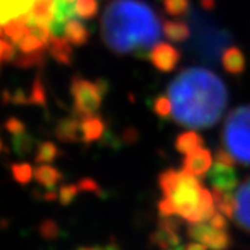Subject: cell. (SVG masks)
<instances>
[{
	"mask_svg": "<svg viewBox=\"0 0 250 250\" xmlns=\"http://www.w3.org/2000/svg\"><path fill=\"white\" fill-rule=\"evenodd\" d=\"M172 104L171 118L190 129L214 126L228 103L224 81L203 67H189L179 72L167 88Z\"/></svg>",
	"mask_w": 250,
	"mask_h": 250,
	"instance_id": "1",
	"label": "cell"
},
{
	"mask_svg": "<svg viewBox=\"0 0 250 250\" xmlns=\"http://www.w3.org/2000/svg\"><path fill=\"white\" fill-rule=\"evenodd\" d=\"M100 34L113 53L146 59L159 43L161 24L154 10L142 0H114L103 11Z\"/></svg>",
	"mask_w": 250,
	"mask_h": 250,
	"instance_id": "2",
	"label": "cell"
},
{
	"mask_svg": "<svg viewBox=\"0 0 250 250\" xmlns=\"http://www.w3.org/2000/svg\"><path fill=\"white\" fill-rule=\"evenodd\" d=\"M163 197L157 203L160 217H175L187 223L208 221L215 214L213 192L200 179L184 170L167 168L157 177Z\"/></svg>",
	"mask_w": 250,
	"mask_h": 250,
	"instance_id": "3",
	"label": "cell"
},
{
	"mask_svg": "<svg viewBox=\"0 0 250 250\" xmlns=\"http://www.w3.org/2000/svg\"><path fill=\"white\" fill-rule=\"evenodd\" d=\"M189 21L195 28L190 49L199 60L215 62L220 56L231 46L232 36L224 28L208 21L199 11L189 13Z\"/></svg>",
	"mask_w": 250,
	"mask_h": 250,
	"instance_id": "4",
	"label": "cell"
},
{
	"mask_svg": "<svg viewBox=\"0 0 250 250\" xmlns=\"http://www.w3.org/2000/svg\"><path fill=\"white\" fill-rule=\"evenodd\" d=\"M223 147L242 166H250V106L231 110L221 129Z\"/></svg>",
	"mask_w": 250,
	"mask_h": 250,
	"instance_id": "5",
	"label": "cell"
},
{
	"mask_svg": "<svg viewBox=\"0 0 250 250\" xmlns=\"http://www.w3.org/2000/svg\"><path fill=\"white\" fill-rule=\"evenodd\" d=\"M70 92L72 96V106L74 114L85 118V117L95 116L103 99L107 95L108 83L106 80H98L92 82L82 77H72Z\"/></svg>",
	"mask_w": 250,
	"mask_h": 250,
	"instance_id": "6",
	"label": "cell"
},
{
	"mask_svg": "<svg viewBox=\"0 0 250 250\" xmlns=\"http://www.w3.org/2000/svg\"><path fill=\"white\" fill-rule=\"evenodd\" d=\"M187 235L189 239L203 243L208 250H229L233 242L228 229L217 228L208 221L189 223L187 227Z\"/></svg>",
	"mask_w": 250,
	"mask_h": 250,
	"instance_id": "7",
	"label": "cell"
},
{
	"mask_svg": "<svg viewBox=\"0 0 250 250\" xmlns=\"http://www.w3.org/2000/svg\"><path fill=\"white\" fill-rule=\"evenodd\" d=\"M179 229L181 221L175 217H161L156 229L150 233V242L159 250H185Z\"/></svg>",
	"mask_w": 250,
	"mask_h": 250,
	"instance_id": "8",
	"label": "cell"
},
{
	"mask_svg": "<svg viewBox=\"0 0 250 250\" xmlns=\"http://www.w3.org/2000/svg\"><path fill=\"white\" fill-rule=\"evenodd\" d=\"M207 182L211 189H218L223 192H232L239 185V177L235 166L214 161L210 171L207 172Z\"/></svg>",
	"mask_w": 250,
	"mask_h": 250,
	"instance_id": "9",
	"label": "cell"
},
{
	"mask_svg": "<svg viewBox=\"0 0 250 250\" xmlns=\"http://www.w3.org/2000/svg\"><path fill=\"white\" fill-rule=\"evenodd\" d=\"M149 60L161 72L174 71L181 62V52L170 43L159 42L153 46L149 53Z\"/></svg>",
	"mask_w": 250,
	"mask_h": 250,
	"instance_id": "10",
	"label": "cell"
},
{
	"mask_svg": "<svg viewBox=\"0 0 250 250\" xmlns=\"http://www.w3.org/2000/svg\"><path fill=\"white\" fill-rule=\"evenodd\" d=\"M211 166H213V157L210 150L206 147H199L193 152L188 153L182 160V170L197 178L207 175Z\"/></svg>",
	"mask_w": 250,
	"mask_h": 250,
	"instance_id": "11",
	"label": "cell"
},
{
	"mask_svg": "<svg viewBox=\"0 0 250 250\" xmlns=\"http://www.w3.org/2000/svg\"><path fill=\"white\" fill-rule=\"evenodd\" d=\"M236 208H235V215L233 221L236 225L250 232V175L238 187L236 190Z\"/></svg>",
	"mask_w": 250,
	"mask_h": 250,
	"instance_id": "12",
	"label": "cell"
},
{
	"mask_svg": "<svg viewBox=\"0 0 250 250\" xmlns=\"http://www.w3.org/2000/svg\"><path fill=\"white\" fill-rule=\"evenodd\" d=\"M82 118L75 114L64 117L57 121L54 128L56 138L64 143H78L82 142V128H81Z\"/></svg>",
	"mask_w": 250,
	"mask_h": 250,
	"instance_id": "13",
	"label": "cell"
},
{
	"mask_svg": "<svg viewBox=\"0 0 250 250\" xmlns=\"http://www.w3.org/2000/svg\"><path fill=\"white\" fill-rule=\"evenodd\" d=\"M77 0H54L53 1V21L50 24V29L54 36L64 34L65 24L77 17L75 13Z\"/></svg>",
	"mask_w": 250,
	"mask_h": 250,
	"instance_id": "14",
	"label": "cell"
},
{
	"mask_svg": "<svg viewBox=\"0 0 250 250\" xmlns=\"http://www.w3.org/2000/svg\"><path fill=\"white\" fill-rule=\"evenodd\" d=\"M81 128H82V142L86 145L100 141L106 135V123L102 117L96 114L82 118Z\"/></svg>",
	"mask_w": 250,
	"mask_h": 250,
	"instance_id": "15",
	"label": "cell"
},
{
	"mask_svg": "<svg viewBox=\"0 0 250 250\" xmlns=\"http://www.w3.org/2000/svg\"><path fill=\"white\" fill-rule=\"evenodd\" d=\"M36 0H0V24L25 14L34 7Z\"/></svg>",
	"mask_w": 250,
	"mask_h": 250,
	"instance_id": "16",
	"label": "cell"
},
{
	"mask_svg": "<svg viewBox=\"0 0 250 250\" xmlns=\"http://www.w3.org/2000/svg\"><path fill=\"white\" fill-rule=\"evenodd\" d=\"M224 70L231 75H241L246 68V57L239 47L229 46L221 56Z\"/></svg>",
	"mask_w": 250,
	"mask_h": 250,
	"instance_id": "17",
	"label": "cell"
},
{
	"mask_svg": "<svg viewBox=\"0 0 250 250\" xmlns=\"http://www.w3.org/2000/svg\"><path fill=\"white\" fill-rule=\"evenodd\" d=\"M49 54L54 60L64 65H72L74 60V52H72L71 43L64 36H53L50 43L47 45Z\"/></svg>",
	"mask_w": 250,
	"mask_h": 250,
	"instance_id": "18",
	"label": "cell"
},
{
	"mask_svg": "<svg viewBox=\"0 0 250 250\" xmlns=\"http://www.w3.org/2000/svg\"><path fill=\"white\" fill-rule=\"evenodd\" d=\"M34 178L41 187L45 188L46 190H54L56 187L62 182V174L59 168H56L50 164H41L34 171Z\"/></svg>",
	"mask_w": 250,
	"mask_h": 250,
	"instance_id": "19",
	"label": "cell"
},
{
	"mask_svg": "<svg viewBox=\"0 0 250 250\" xmlns=\"http://www.w3.org/2000/svg\"><path fill=\"white\" fill-rule=\"evenodd\" d=\"M64 38L74 46H83L85 43H88L90 38L89 29L86 28V25H83L80 20L72 18L70 20L65 27H64Z\"/></svg>",
	"mask_w": 250,
	"mask_h": 250,
	"instance_id": "20",
	"label": "cell"
},
{
	"mask_svg": "<svg viewBox=\"0 0 250 250\" xmlns=\"http://www.w3.org/2000/svg\"><path fill=\"white\" fill-rule=\"evenodd\" d=\"M163 34L171 42H185L190 36V27L189 24L178 20H167L163 22Z\"/></svg>",
	"mask_w": 250,
	"mask_h": 250,
	"instance_id": "21",
	"label": "cell"
},
{
	"mask_svg": "<svg viewBox=\"0 0 250 250\" xmlns=\"http://www.w3.org/2000/svg\"><path fill=\"white\" fill-rule=\"evenodd\" d=\"M3 32L9 36L14 45H17L24 36L31 34V28L28 27L27 22V13L20 16V17L13 18V20L7 21L3 25Z\"/></svg>",
	"mask_w": 250,
	"mask_h": 250,
	"instance_id": "22",
	"label": "cell"
},
{
	"mask_svg": "<svg viewBox=\"0 0 250 250\" xmlns=\"http://www.w3.org/2000/svg\"><path fill=\"white\" fill-rule=\"evenodd\" d=\"M203 145H205V139L202 138V135H199L193 129L179 134L175 139V149L181 154L193 152L199 147H203Z\"/></svg>",
	"mask_w": 250,
	"mask_h": 250,
	"instance_id": "23",
	"label": "cell"
},
{
	"mask_svg": "<svg viewBox=\"0 0 250 250\" xmlns=\"http://www.w3.org/2000/svg\"><path fill=\"white\" fill-rule=\"evenodd\" d=\"M213 196H214L215 208L218 213L224 214L227 218H232L235 215V208H236V195L232 192H223L218 189H211Z\"/></svg>",
	"mask_w": 250,
	"mask_h": 250,
	"instance_id": "24",
	"label": "cell"
},
{
	"mask_svg": "<svg viewBox=\"0 0 250 250\" xmlns=\"http://www.w3.org/2000/svg\"><path fill=\"white\" fill-rule=\"evenodd\" d=\"M11 146H13V150L14 153L20 156V157H25L28 154L35 150L36 146V139L29 135L25 131L22 134L13 135V139H11Z\"/></svg>",
	"mask_w": 250,
	"mask_h": 250,
	"instance_id": "25",
	"label": "cell"
},
{
	"mask_svg": "<svg viewBox=\"0 0 250 250\" xmlns=\"http://www.w3.org/2000/svg\"><path fill=\"white\" fill-rule=\"evenodd\" d=\"M59 156H60V149L57 147V145L52 141H45V142L39 143L36 147L35 161L41 164H50Z\"/></svg>",
	"mask_w": 250,
	"mask_h": 250,
	"instance_id": "26",
	"label": "cell"
},
{
	"mask_svg": "<svg viewBox=\"0 0 250 250\" xmlns=\"http://www.w3.org/2000/svg\"><path fill=\"white\" fill-rule=\"evenodd\" d=\"M46 60V49H41L32 53H21L17 54L14 64L20 68H32V67H39L42 65Z\"/></svg>",
	"mask_w": 250,
	"mask_h": 250,
	"instance_id": "27",
	"label": "cell"
},
{
	"mask_svg": "<svg viewBox=\"0 0 250 250\" xmlns=\"http://www.w3.org/2000/svg\"><path fill=\"white\" fill-rule=\"evenodd\" d=\"M11 170V177L13 179L20 184L21 187H25L34 178V168L29 163H14L10 167Z\"/></svg>",
	"mask_w": 250,
	"mask_h": 250,
	"instance_id": "28",
	"label": "cell"
},
{
	"mask_svg": "<svg viewBox=\"0 0 250 250\" xmlns=\"http://www.w3.org/2000/svg\"><path fill=\"white\" fill-rule=\"evenodd\" d=\"M163 9L170 17H184L189 13V0H163Z\"/></svg>",
	"mask_w": 250,
	"mask_h": 250,
	"instance_id": "29",
	"label": "cell"
},
{
	"mask_svg": "<svg viewBox=\"0 0 250 250\" xmlns=\"http://www.w3.org/2000/svg\"><path fill=\"white\" fill-rule=\"evenodd\" d=\"M1 104H13V106H25L29 103V95L22 88H17L16 90H3L0 95Z\"/></svg>",
	"mask_w": 250,
	"mask_h": 250,
	"instance_id": "30",
	"label": "cell"
},
{
	"mask_svg": "<svg viewBox=\"0 0 250 250\" xmlns=\"http://www.w3.org/2000/svg\"><path fill=\"white\" fill-rule=\"evenodd\" d=\"M29 103L34 106H41V107L46 106V90L41 74L36 75L35 81L32 83V88L29 92Z\"/></svg>",
	"mask_w": 250,
	"mask_h": 250,
	"instance_id": "31",
	"label": "cell"
},
{
	"mask_svg": "<svg viewBox=\"0 0 250 250\" xmlns=\"http://www.w3.org/2000/svg\"><path fill=\"white\" fill-rule=\"evenodd\" d=\"M98 0H77L75 3V13L80 18H93L98 14Z\"/></svg>",
	"mask_w": 250,
	"mask_h": 250,
	"instance_id": "32",
	"label": "cell"
},
{
	"mask_svg": "<svg viewBox=\"0 0 250 250\" xmlns=\"http://www.w3.org/2000/svg\"><path fill=\"white\" fill-rule=\"evenodd\" d=\"M152 110L154 111L156 116H159L160 118H171L172 114V104L168 96L160 95L157 98L153 99L152 102Z\"/></svg>",
	"mask_w": 250,
	"mask_h": 250,
	"instance_id": "33",
	"label": "cell"
},
{
	"mask_svg": "<svg viewBox=\"0 0 250 250\" xmlns=\"http://www.w3.org/2000/svg\"><path fill=\"white\" fill-rule=\"evenodd\" d=\"M81 189L78 184H62L59 188V200L62 206H70L80 195Z\"/></svg>",
	"mask_w": 250,
	"mask_h": 250,
	"instance_id": "34",
	"label": "cell"
},
{
	"mask_svg": "<svg viewBox=\"0 0 250 250\" xmlns=\"http://www.w3.org/2000/svg\"><path fill=\"white\" fill-rule=\"evenodd\" d=\"M17 47L21 53H32V52H36V50L43 49L45 45H43V42H42L39 38H36V36L32 35V34H28V35L24 36V38L18 42Z\"/></svg>",
	"mask_w": 250,
	"mask_h": 250,
	"instance_id": "35",
	"label": "cell"
},
{
	"mask_svg": "<svg viewBox=\"0 0 250 250\" xmlns=\"http://www.w3.org/2000/svg\"><path fill=\"white\" fill-rule=\"evenodd\" d=\"M39 233L45 239H56L60 235V227L53 220H45L39 225Z\"/></svg>",
	"mask_w": 250,
	"mask_h": 250,
	"instance_id": "36",
	"label": "cell"
},
{
	"mask_svg": "<svg viewBox=\"0 0 250 250\" xmlns=\"http://www.w3.org/2000/svg\"><path fill=\"white\" fill-rule=\"evenodd\" d=\"M4 128H6V131L10 132L11 135L22 134V132L27 131L25 124H24L20 118H17V117H11V118H9V120L4 123Z\"/></svg>",
	"mask_w": 250,
	"mask_h": 250,
	"instance_id": "37",
	"label": "cell"
},
{
	"mask_svg": "<svg viewBox=\"0 0 250 250\" xmlns=\"http://www.w3.org/2000/svg\"><path fill=\"white\" fill-rule=\"evenodd\" d=\"M31 34L32 35H35L36 38H39L42 42H43V45L47 46L50 43V41H52V38H53V34H52V29L50 27H34L31 28Z\"/></svg>",
	"mask_w": 250,
	"mask_h": 250,
	"instance_id": "38",
	"label": "cell"
},
{
	"mask_svg": "<svg viewBox=\"0 0 250 250\" xmlns=\"http://www.w3.org/2000/svg\"><path fill=\"white\" fill-rule=\"evenodd\" d=\"M78 185H80L81 190H83V192H95V193H99V192H100L96 181L92 178L81 179L80 182H78Z\"/></svg>",
	"mask_w": 250,
	"mask_h": 250,
	"instance_id": "39",
	"label": "cell"
},
{
	"mask_svg": "<svg viewBox=\"0 0 250 250\" xmlns=\"http://www.w3.org/2000/svg\"><path fill=\"white\" fill-rule=\"evenodd\" d=\"M215 161H218V163H224V164H231V166H235V164H236V161L233 160L232 156L227 152L224 147L217 149V152H215Z\"/></svg>",
	"mask_w": 250,
	"mask_h": 250,
	"instance_id": "40",
	"label": "cell"
},
{
	"mask_svg": "<svg viewBox=\"0 0 250 250\" xmlns=\"http://www.w3.org/2000/svg\"><path fill=\"white\" fill-rule=\"evenodd\" d=\"M208 223L211 224V225H214V227H217V228L228 229V218L224 214H221V213H215V214L208 220Z\"/></svg>",
	"mask_w": 250,
	"mask_h": 250,
	"instance_id": "41",
	"label": "cell"
},
{
	"mask_svg": "<svg viewBox=\"0 0 250 250\" xmlns=\"http://www.w3.org/2000/svg\"><path fill=\"white\" fill-rule=\"evenodd\" d=\"M185 250H208V248L205 246L203 243H200V242L192 241L185 245Z\"/></svg>",
	"mask_w": 250,
	"mask_h": 250,
	"instance_id": "42",
	"label": "cell"
},
{
	"mask_svg": "<svg viewBox=\"0 0 250 250\" xmlns=\"http://www.w3.org/2000/svg\"><path fill=\"white\" fill-rule=\"evenodd\" d=\"M77 250H106V246L93 245V246H80Z\"/></svg>",
	"mask_w": 250,
	"mask_h": 250,
	"instance_id": "43",
	"label": "cell"
},
{
	"mask_svg": "<svg viewBox=\"0 0 250 250\" xmlns=\"http://www.w3.org/2000/svg\"><path fill=\"white\" fill-rule=\"evenodd\" d=\"M6 47H7V42H4V41L0 39V62H3V59H4Z\"/></svg>",
	"mask_w": 250,
	"mask_h": 250,
	"instance_id": "44",
	"label": "cell"
},
{
	"mask_svg": "<svg viewBox=\"0 0 250 250\" xmlns=\"http://www.w3.org/2000/svg\"><path fill=\"white\" fill-rule=\"evenodd\" d=\"M202 6L206 10H211L214 7V0H202Z\"/></svg>",
	"mask_w": 250,
	"mask_h": 250,
	"instance_id": "45",
	"label": "cell"
},
{
	"mask_svg": "<svg viewBox=\"0 0 250 250\" xmlns=\"http://www.w3.org/2000/svg\"><path fill=\"white\" fill-rule=\"evenodd\" d=\"M3 150H4V146H3V142H1V139H0V154H1Z\"/></svg>",
	"mask_w": 250,
	"mask_h": 250,
	"instance_id": "46",
	"label": "cell"
},
{
	"mask_svg": "<svg viewBox=\"0 0 250 250\" xmlns=\"http://www.w3.org/2000/svg\"><path fill=\"white\" fill-rule=\"evenodd\" d=\"M1 32H3V27L0 25V35H1Z\"/></svg>",
	"mask_w": 250,
	"mask_h": 250,
	"instance_id": "47",
	"label": "cell"
}]
</instances>
